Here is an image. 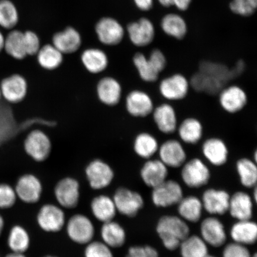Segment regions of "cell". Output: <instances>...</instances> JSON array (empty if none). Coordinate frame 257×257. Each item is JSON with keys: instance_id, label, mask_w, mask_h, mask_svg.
Here are the masks:
<instances>
[{"instance_id": "cell-1", "label": "cell", "mask_w": 257, "mask_h": 257, "mask_svg": "<svg viewBox=\"0 0 257 257\" xmlns=\"http://www.w3.org/2000/svg\"><path fill=\"white\" fill-rule=\"evenodd\" d=\"M245 70L237 62L232 69L223 63L204 61L201 62L198 72L194 74L193 84L196 91L209 95H217L230 80L237 78Z\"/></svg>"}, {"instance_id": "cell-2", "label": "cell", "mask_w": 257, "mask_h": 257, "mask_svg": "<svg viewBox=\"0 0 257 257\" xmlns=\"http://www.w3.org/2000/svg\"><path fill=\"white\" fill-rule=\"evenodd\" d=\"M158 233L164 246L169 250L179 248L181 243L190 233V229L185 220L175 216H165L157 223Z\"/></svg>"}, {"instance_id": "cell-3", "label": "cell", "mask_w": 257, "mask_h": 257, "mask_svg": "<svg viewBox=\"0 0 257 257\" xmlns=\"http://www.w3.org/2000/svg\"><path fill=\"white\" fill-rule=\"evenodd\" d=\"M133 64L141 80L153 83L158 81L161 73L168 65V61L162 51L156 48L151 52L149 57L140 52L135 54Z\"/></svg>"}, {"instance_id": "cell-4", "label": "cell", "mask_w": 257, "mask_h": 257, "mask_svg": "<svg viewBox=\"0 0 257 257\" xmlns=\"http://www.w3.org/2000/svg\"><path fill=\"white\" fill-rule=\"evenodd\" d=\"M67 236L73 242L86 245L94 240L95 229L94 223L86 215L77 213L66 221Z\"/></svg>"}, {"instance_id": "cell-5", "label": "cell", "mask_w": 257, "mask_h": 257, "mask_svg": "<svg viewBox=\"0 0 257 257\" xmlns=\"http://www.w3.org/2000/svg\"><path fill=\"white\" fill-rule=\"evenodd\" d=\"M24 146L27 155L38 163L44 162L49 158L52 151V143L50 137L40 130L30 132L25 138Z\"/></svg>"}, {"instance_id": "cell-6", "label": "cell", "mask_w": 257, "mask_h": 257, "mask_svg": "<svg viewBox=\"0 0 257 257\" xmlns=\"http://www.w3.org/2000/svg\"><path fill=\"white\" fill-rule=\"evenodd\" d=\"M191 88L190 81L181 73L166 77L159 85L160 95L169 101H180L185 99Z\"/></svg>"}, {"instance_id": "cell-7", "label": "cell", "mask_w": 257, "mask_h": 257, "mask_svg": "<svg viewBox=\"0 0 257 257\" xmlns=\"http://www.w3.org/2000/svg\"><path fill=\"white\" fill-rule=\"evenodd\" d=\"M37 222L42 230L47 233H57L65 227L66 214L59 205L48 203L40 208Z\"/></svg>"}, {"instance_id": "cell-8", "label": "cell", "mask_w": 257, "mask_h": 257, "mask_svg": "<svg viewBox=\"0 0 257 257\" xmlns=\"http://www.w3.org/2000/svg\"><path fill=\"white\" fill-rule=\"evenodd\" d=\"M217 95L220 107L227 113H238L248 104V95L239 85L232 84L225 86Z\"/></svg>"}, {"instance_id": "cell-9", "label": "cell", "mask_w": 257, "mask_h": 257, "mask_svg": "<svg viewBox=\"0 0 257 257\" xmlns=\"http://www.w3.org/2000/svg\"><path fill=\"white\" fill-rule=\"evenodd\" d=\"M85 176L89 185L94 190L108 187L114 178V170L107 163L101 159L90 162L85 168Z\"/></svg>"}, {"instance_id": "cell-10", "label": "cell", "mask_w": 257, "mask_h": 257, "mask_svg": "<svg viewBox=\"0 0 257 257\" xmlns=\"http://www.w3.org/2000/svg\"><path fill=\"white\" fill-rule=\"evenodd\" d=\"M54 197L58 205L63 209H73L79 203L80 184L72 177H65L60 179L54 189Z\"/></svg>"}, {"instance_id": "cell-11", "label": "cell", "mask_w": 257, "mask_h": 257, "mask_svg": "<svg viewBox=\"0 0 257 257\" xmlns=\"http://www.w3.org/2000/svg\"><path fill=\"white\" fill-rule=\"evenodd\" d=\"M112 198L117 213L127 217H136L144 207V199L140 193L126 188H118Z\"/></svg>"}, {"instance_id": "cell-12", "label": "cell", "mask_w": 257, "mask_h": 257, "mask_svg": "<svg viewBox=\"0 0 257 257\" xmlns=\"http://www.w3.org/2000/svg\"><path fill=\"white\" fill-rule=\"evenodd\" d=\"M182 167V179L189 188H200L208 184L210 171L203 161L198 158L192 159Z\"/></svg>"}, {"instance_id": "cell-13", "label": "cell", "mask_w": 257, "mask_h": 257, "mask_svg": "<svg viewBox=\"0 0 257 257\" xmlns=\"http://www.w3.org/2000/svg\"><path fill=\"white\" fill-rule=\"evenodd\" d=\"M15 189L19 200L25 204H33L40 201L43 185L36 175L27 173L18 179Z\"/></svg>"}, {"instance_id": "cell-14", "label": "cell", "mask_w": 257, "mask_h": 257, "mask_svg": "<svg viewBox=\"0 0 257 257\" xmlns=\"http://www.w3.org/2000/svg\"><path fill=\"white\" fill-rule=\"evenodd\" d=\"M2 98L10 104H18L27 97L28 83L20 74H14L6 77L0 83Z\"/></svg>"}, {"instance_id": "cell-15", "label": "cell", "mask_w": 257, "mask_h": 257, "mask_svg": "<svg viewBox=\"0 0 257 257\" xmlns=\"http://www.w3.org/2000/svg\"><path fill=\"white\" fill-rule=\"evenodd\" d=\"M125 107L131 116L146 118L152 115L155 105L149 94L143 90L134 89L126 95Z\"/></svg>"}, {"instance_id": "cell-16", "label": "cell", "mask_w": 257, "mask_h": 257, "mask_svg": "<svg viewBox=\"0 0 257 257\" xmlns=\"http://www.w3.org/2000/svg\"><path fill=\"white\" fill-rule=\"evenodd\" d=\"M153 203L159 207H169L178 204L184 197L182 188L173 180H166L162 184L153 188Z\"/></svg>"}, {"instance_id": "cell-17", "label": "cell", "mask_w": 257, "mask_h": 257, "mask_svg": "<svg viewBox=\"0 0 257 257\" xmlns=\"http://www.w3.org/2000/svg\"><path fill=\"white\" fill-rule=\"evenodd\" d=\"M152 115L154 124L161 133L170 136L176 133L179 124L178 115L172 105L164 102L157 106Z\"/></svg>"}, {"instance_id": "cell-18", "label": "cell", "mask_w": 257, "mask_h": 257, "mask_svg": "<svg viewBox=\"0 0 257 257\" xmlns=\"http://www.w3.org/2000/svg\"><path fill=\"white\" fill-rule=\"evenodd\" d=\"M159 159L168 168H181L186 162V153L181 141L168 140L161 144L158 150Z\"/></svg>"}, {"instance_id": "cell-19", "label": "cell", "mask_w": 257, "mask_h": 257, "mask_svg": "<svg viewBox=\"0 0 257 257\" xmlns=\"http://www.w3.org/2000/svg\"><path fill=\"white\" fill-rule=\"evenodd\" d=\"M95 31L99 41L108 46L119 44L124 37L121 25L115 19L104 18L96 25Z\"/></svg>"}, {"instance_id": "cell-20", "label": "cell", "mask_w": 257, "mask_h": 257, "mask_svg": "<svg viewBox=\"0 0 257 257\" xmlns=\"http://www.w3.org/2000/svg\"><path fill=\"white\" fill-rule=\"evenodd\" d=\"M96 92L99 101L102 104L109 107H114L121 101V85L113 77L105 76L97 83Z\"/></svg>"}, {"instance_id": "cell-21", "label": "cell", "mask_w": 257, "mask_h": 257, "mask_svg": "<svg viewBox=\"0 0 257 257\" xmlns=\"http://www.w3.org/2000/svg\"><path fill=\"white\" fill-rule=\"evenodd\" d=\"M202 153L211 165L221 166L226 163L229 150L226 143L219 137L208 138L202 144Z\"/></svg>"}, {"instance_id": "cell-22", "label": "cell", "mask_w": 257, "mask_h": 257, "mask_svg": "<svg viewBox=\"0 0 257 257\" xmlns=\"http://www.w3.org/2000/svg\"><path fill=\"white\" fill-rule=\"evenodd\" d=\"M200 231L202 239L215 248L223 246L227 240L223 224L216 217L205 218L201 224Z\"/></svg>"}, {"instance_id": "cell-23", "label": "cell", "mask_w": 257, "mask_h": 257, "mask_svg": "<svg viewBox=\"0 0 257 257\" xmlns=\"http://www.w3.org/2000/svg\"><path fill=\"white\" fill-rule=\"evenodd\" d=\"M230 195L223 190L208 189L202 195L203 208L212 215H224L229 210Z\"/></svg>"}, {"instance_id": "cell-24", "label": "cell", "mask_w": 257, "mask_h": 257, "mask_svg": "<svg viewBox=\"0 0 257 257\" xmlns=\"http://www.w3.org/2000/svg\"><path fill=\"white\" fill-rule=\"evenodd\" d=\"M168 168L160 159L147 160L141 170V178L147 186L155 188L167 180Z\"/></svg>"}, {"instance_id": "cell-25", "label": "cell", "mask_w": 257, "mask_h": 257, "mask_svg": "<svg viewBox=\"0 0 257 257\" xmlns=\"http://www.w3.org/2000/svg\"><path fill=\"white\" fill-rule=\"evenodd\" d=\"M127 32L132 43L138 47L149 46L153 41L155 35L152 22L145 18L128 25Z\"/></svg>"}, {"instance_id": "cell-26", "label": "cell", "mask_w": 257, "mask_h": 257, "mask_svg": "<svg viewBox=\"0 0 257 257\" xmlns=\"http://www.w3.org/2000/svg\"><path fill=\"white\" fill-rule=\"evenodd\" d=\"M53 45L63 55L71 54L78 51L82 45V38L75 29L68 27L54 35Z\"/></svg>"}, {"instance_id": "cell-27", "label": "cell", "mask_w": 257, "mask_h": 257, "mask_svg": "<svg viewBox=\"0 0 257 257\" xmlns=\"http://www.w3.org/2000/svg\"><path fill=\"white\" fill-rule=\"evenodd\" d=\"M176 133L182 143L196 145L200 143L203 137V124L197 118L186 117L178 124Z\"/></svg>"}, {"instance_id": "cell-28", "label": "cell", "mask_w": 257, "mask_h": 257, "mask_svg": "<svg viewBox=\"0 0 257 257\" xmlns=\"http://www.w3.org/2000/svg\"><path fill=\"white\" fill-rule=\"evenodd\" d=\"M90 209L93 217L102 223L113 220L117 213L113 199L104 194L93 198Z\"/></svg>"}, {"instance_id": "cell-29", "label": "cell", "mask_w": 257, "mask_h": 257, "mask_svg": "<svg viewBox=\"0 0 257 257\" xmlns=\"http://www.w3.org/2000/svg\"><path fill=\"white\" fill-rule=\"evenodd\" d=\"M80 59L84 68L93 75L104 72L108 66L107 54L98 48H88L83 51Z\"/></svg>"}, {"instance_id": "cell-30", "label": "cell", "mask_w": 257, "mask_h": 257, "mask_svg": "<svg viewBox=\"0 0 257 257\" xmlns=\"http://www.w3.org/2000/svg\"><path fill=\"white\" fill-rule=\"evenodd\" d=\"M252 201L244 192H237L230 197L229 210L231 216L237 220H250L252 216Z\"/></svg>"}, {"instance_id": "cell-31", "label": "cell", "mask_w": 257, "mask_h": 257, "mask_svg": "<svg viewBox=\"0 0 257 257\" xmlns=\"http://www.w3.org/2000/svg\"><path fill=\"white\" fill-rule=\"evenodd\" d=\"M100 236L101 241L111 249L121 248L126 242V233L124 228L114 220L102 223Z\"/></svg>"}, {"instance_id": "cell-32", "label": "cell", "mask_w": 257, "mask_h": 257, "mask_svg": "<svg viewBox=\"0 0 257 257\" xmlns=\"http://www.w3.org/2000/svg\"><path fill=\"white\" fill-rule=\"evenodd\" d=\"M234 242L243 245H253L257 239V225L250 220H238L230 230Z\"/></svg>"}, {"instance_id": "cell-33", "label": "cell", "mask_w": 257, "mask_h": 257, "mask_svg": "<svg viewBox=\"0 0 257 257\" xmlns=\"http://www.w3.org/2000/svg\"><path fill=\"white\" fill-rule=\"evenodd\" d=\"M158 140L149 132H142L137 135L134 141V152L141 158L149 160L158 153Z\"/></svg>"}, {"instance_id": "cell-34", "label": "cell", "mask_w": 257, "mask_h": 257, "mask_svg": "<svg viewBox=\"0 0 257 257\" xmlns=\"http://www.w3.org/2000/svg\"><path fill=\"white\" fill-rule=\"evenodd\" d=\"M36 56L40 67L48 71L59 68L64 60L63 54L53 44H47L41 47Z\"/></svg>"}, {"instance_id": "cell-35", "label": "cell", "mask_w": 257, "mask_h": 257, "mask_svg": "<svg viewBox=\"0 0 257 257\" xmlns=\"http://www.w3.org/2000/svg\"><path fill=\"white\" fill-rule=\"evenodd\" d=\"M178 204V213L182 219L191 223L200 221L203 209L200 199L194 196H188L183 197Z\"/></svg>"}, {"instance_id": "cell-36", "label": "cell", "mask_w": 257, "mask_h": 257, "mask_svg": "<svg viewBox=\"0 0 257 257\" xmlns=\"http://www.w3.org/2000/svg\"><path fill=\"white\" fill-rule=\"evenodd\" d=\"M8 245L12 252L25 253L30 248V234L24 227L15 225L9 233Z\"/></svg>"}, {"instance_id": "cell-37", "label": "cell", "mask_w": 257, "mask_h": 257, "mask_svg": "<svg viewBox=\"0 0 257 257\" xmlns=\"http://www.w3.org/2000/svg\"><path fill=\"white\" fill-rule=\"evenodd\" d=\"M4 50L9 56L18 60L27 57L24 33L21 31H12L5 38Z\"/></svg>"}, {"instance_id": "cell-38", "label": "cell", "mask_w": 257, "mask_h": 257, "mask_svg": "<svg viewBox=\"0 0 257 257\" xmlns=\"http://www.w3.org/2000/svg\"><path fill=\"white\" fill-rule=\"evenodd\" d=\"M182 257H207V244L197 235H189L179 246Z\"/></svg>"}, {"instance_id": "cell-39", "label": "cell", "mask_w": 257, "mask_h": 257, "mask_svg": "<svg viewBox=\"0 0 257 257\" xmlns=\"http://www.w3.org/2000/svg\"><path fill=\"white\" fill-rule=\"evenodd\" d=\"M236 167L241 184L247 188L255 187L257 181L256 163L248 158H242L237 160Z\"/></svg>"}, {"instance_id": "cell-40", "label": "cell", "mask_w": 257, "mask_h": 257, "mask_svg": "<svg viewBox=\"0 0 257 257\" xmlns=\"http://www.w3.org/2000/svg\"><path fill=\"white\" fill-rule=\"evenodd\" d=\"M162 27L167 35L178 40H182L187 32V28L184 19L175 14L166 16L163 19Z\"/></svg>"}, {"instance_id": "cell-41", "label": "cell", "mask_w": 257, "mask_h": 257, "mask_svg": "<svg viewBox=\"0 0 257 257\" xmlns=\"http://www.w3.org/2000/svg\"><path fill=\"white\" fill-rule=\"evenodd\" d=\"M19 16L17 9L10 0H0V26L11 30L17 25Z\"/></svg>"}, {"instance_id": "cell-42", "label": "cell", "mask_w": 257, "mask_h": 257, "mask_svg": "<svg viewBox=\"0 0 257 257\" xmlns=\"http://www.w3.org/2000/svg\"><path fill=\"white\" fill-rule=\"evenodd\" d=\"M84 257H114L112 249L102 241L92 240L86 244Z\"/></svg>"}, {"instance_id": "cell-43", "label": "cell", "mask_w": 257, "mask_h": 257, "mask_svg": "<svg viewBox=\"0 0 257 257\" xmlns=\"http://www.w3.org/2000/svg\"><path fill=\"white\" fill-rule=\"evenodd\" d=\"M17 199L15 188L8 184H0V209L5 210L14 207Z\"/></svg>"}, {"instance_id": "cell-44", "label": "cell", "mask_w": 257, "mask_h": 257, "mask_svg": "<svg viewBox=\"0 0 257 257\" xmlns=\"http://www.w3.org/2000/svg\"><path fill=\"white\" fill-rule=\"evenodd\" d=\"M257 0H233L230 8L234 14L248 16L255 12Z\"/></svg>"}, {"instance_id": "cell-45", "label": "cell", "mask_w": 257, "mask_h": 257, "mask_svg": "<svg viewBox=\"0 0 257 257\" xmlns=\"http://www.w3.org/2000/svg\"><path fill=\"white\" fill-rule=\"evenodd\" d=\"M24 33L26 52L27 56H36L41 48L39 37L34 32L30 31Z\"/></svg>"}, {"instance_id": "cell-46", "label": "cell", "mask_w": 257, "mask_h": 257, "mask_svg": "<svg viewBox=\"0 0 257 257\" xmlns=\"http://www.w3.org/2000/svg\"><path fill=\"white\" fill-rule=\"evenodd\" d=\"M223 257H252L246 246L233 242L225 246Z\"/></svg>"}, {"instance_id": "cell-47", "label": "cell", "mask_w": 257, "mask_h": 257, "mask_svg": "<svg viewBox=\"0 0 257 257\" xmlns=\"http://www.w3.org/2000/svg\"><path fill=\"white\" fill-rule=\"evenodd\" d=\"M126 257H159V253L151 246H133L128 249Z\"/></svg>"}, {"instance_id": "cell-48", "label": "cell", "mask_w": 257, "mask_h": 257, "mask_svg": "<svg viewBox=\"0 0 257 257\" xmlns=\"http://www.w3.org/2000/svg\"><path fill=\"white\" fill-rule=\"evenodd\" d=\"M161 5L169 7L171 6H175L181 11H185L189 7L191 0H159Z\"/></svg>"}, {"instance_id": "cell-49", "label": "cell", "mask_w": 257, "mask_h": 257, "mask_svg": "<svg viewBox=\"0 0 257 257\" xmlns=\"http://www.w3.org/2000/svg\"><path fill=\"white\" fill-rule=\"evenodd\" d=\"M135 3L142 11H149L153 6V0H134Z\"/></svg>"}, {"instance_id": "cell-50", "label": "cell", "mask_w": 257, "mask_h": 257, "mask_svg": "<svg viewBox=\"0 0 257 257\" xmlns=\"http://www.w3.org/2000/svg\"><path fill=\"white\" fill-rule=\"evenodd\" d=\"M5 37L4 35H3L2 32L0 31V53L4 50L5 47Z\"/></svg>"}, {"instance_id": "cell-51", "label": "cell", "mask_w": 257, "mask_h": 257, "mask_svg": "<svg viewBox=\"0 0 257 257\" xmlns=\"http://www.w3.org/2000/svg\"><path fill=\"white\" fill-rule=\"evenodd\" d=\"M5 257H27L25 255V253H17L12 252L11 253H9Z\"/></svg>"}, {"instance_id": "cell-52", "label": "cell", "mask_w": 257, "mask_h": 257, "mask_svg": "<svg viewBox=\"0 0 257 257\" xmlns=\"http://www.w3.org/2000/svg\"><path fill=\"white\" fill-rule=\"evenodd\" d=\"M4 227H5L4 218H3L2 215L0 214V236H1V235H2L3 229H4Z\"/></svg>"}, {"instance_id": "cell-53", "label": "cell", "mask_w": 257, "mask_h": 257, "mask_svg": "<svg viewBox=\"0 0 257 257\" xmlns=\"http://www.w3.org/2000/svg\"><path fill=\"white\" fill-rule=\"evenodd\" d=\"M257 190H256V188H255V189H254V193H253V197H254V201L255 202H256V200H257Z\"/></svg>"}, {"instance_id": "cell-54", "label": "cell", "mask_w": 257, "mask_h": 257, "mask_svg": "<svg viewBox=\"0 0 257 257\" xmlns=\"http://www.w3.org/2000/svg\"><path fill=\"white\" fill-rule=\"evenodd\" d=\"M44 257H58V256H54V255H48L45 256Z\"/></svg>"}, {"instance_id": "cell-55", "label": "cell", "mask_w": 257, "mask_h": 257, "mask_svg": "<svg viewBox=\"0 0 257 257\" xmlns=\"http://www.w3.org/2000/svg\"><path fill=\"white\" fill-rule=\"evenodd\" d=\"M252 257H257V255H256V253H254V254H253Z\"/></svg>"}, {"instance_id": "cell-56", "label": "cell", "mask_w": 257, "mask_h": 257, "mask_svg": "<svg viewBox=\"0 0 257 257\" xmlns=\"http://www.w3.org/2000/svg\"><path fill=\"white\" fill-rule=\"evenodd\" d=\"M2 98V95H1V92H0V99H1Z\"/></svg>"}, {"instance_id": "cell-57", "label": "cell", "mask_w": 257, "mask_h": 257, "mask_svg": "<svg viewBox=\"0 0 257 257\" xmlns=\"http://www.w3.org/2000/svg\"><path fill=\"white\" fill-rule=\"evenodd\" d=\"M207 257H216V256H214L209 255H208Z\"/></svg>"}, {"instance_id": "cell-58", "label": "cell", "mask_w": 257, "mask_h": 257, "mask_svg": "<svg viewBox=\"0 0 257 257\" xmlns=\"http://www.w3.org/2000/svg\"><path fill=\"white\" fill-rule=\"evenodd\" d=\"M0 257H1V256H0Z\"/></svg>"}]
</instances>
